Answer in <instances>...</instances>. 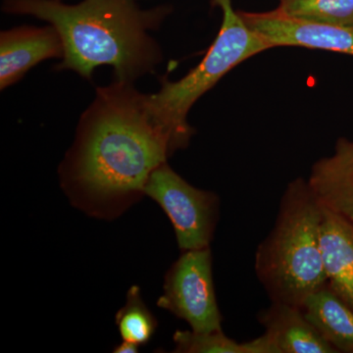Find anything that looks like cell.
<instances>
[{
    "mask_svg": "<svg viewBox=\"0 0 353 353\" xmlns=\"http://www.w3.org/2000/svg\"><path fill=\"white\" fill-rule=\"evenodd\" d=\"M172 155L153 122L146 94L114 80L97 88L75 141L60 165L62 187L77 208L99 218L119 216L145 196L153 171Z\"/></svg>",
    "mask_w": 353,
    "mask_h": 353,
    "instance_id": "6da1fadb",
    "label": "cell"
},
{
    "mask_svg": "<svg viewBox=\"0 0 353 353\" xmlns=\"http://www.w3.org/2000/svg\"><path fill=\"white\" fill-rule=\"evenodd\" d=\"M2 10L46 21L64 46L57 71L72 70L88 81L94 69L111 66L116 81L134 83L154 73L161 50L150 36L168 7L143 9L137 0H83L75 6L54 0H3Z\"/></svg>",
    "mask_w": 353,
    "mask_h": 353,
    "instance_id": "7a4b0ae2",
    "label": "cell"
},
{
    "mask_svg": "<svg viewBox=\"0 0 353 353\" xmlns=\"http://www.w3.org/2000/svg\"><path fill=\"white\" fill-rule=\"evenodd\" d=\"M323 205L307 180L288 183L275 225L255 252L254 270L271 301L301 307L327 284L321 248Z\"/></svg>",
    "mask_w": 353,
    "mask_h": 353,
    "instance_id": "3957f363",
    "label": "cell"
},
{
    "mask_svg": "<svg viewBox=\"0 0 353 353\" xmlns=\"http://www.w3.org/2000/svg\"><path fill=\"white\" fill-rule=\"evenodd\" d=\"M212 4L222 10V25L201 63L176 82L163 79L157 92L146 94L148 113L168 139L172 154L190 145L194 130L188 115L202 95L241 62L269 50L234 10L232 0H212Z\"/></svg>",
    "mask_w": 353,
    "mask_h": 353,
    "instance_id": "277c9868",
    "label": "cell"
},
{
    "mask_svg": "<svg viewBox=\"0 0 353 353\" xmlns=\"http://www.w3.org/2000/svg\"><path fill=\"white\" fill-rule=\"evenodd\" d=\"M145 196L168 216L182 252L210 248L219 219L220 199L215 192L190 185L166 162L148 178Z\"/></svg>",
    "mask_w": 353,
    "mask_h": 353,
    "instance_id": "5b68a950",
    "label": "cell"
},
{
    "mask_svg": "<svg viewBox=\"0 0 353 353\" xmlns=\"http://www.w3.org/2000/svg\"><path fill=\"white\" fill-rule=\"evenodd\" d=\"M157 306L187 322L192 331L222 330L210 248L183 252L165 276Z\"/></svg>",
    "mask_w": 353,
    "mask_h": 353,
    "instance_id": "8992f818",
    "label": "cell"
},
{
    "mask_svg": "<svg viewBox=\"0 0 353 353\" xmlns=\"http://www.w3.org/2000/svg\"><path fill=\"white\" fill-rule=\"evenodd\" d=\"M245 24L271 48L301 46L353 55V29L290 17L277 8L269 12H241Z\"/></svg>",
    "mask_w": 353,
    "mask_h": 353,
    "instance_id": "52a82bcc",
    "label": "cell"
},
{
    "mask_svg": "<svg viewBox=\"0 0 353 353\" xmlns=\"http://www.w3.org/2000/svg\"><path fill=\"white\" fill-rule=\"evenodd\" d=\"M64 46L53 26L13 28L0 34V88L17 82L44 60L63 58Z\"/></svg>",
    "mask_w": 353,
    "mask_h": 353,
    "instance_id": "ba28073f",
    "label": "cell"
},
{
    "mask_svg": "<svg viewBox=\"0 0 353 353\" xmlns=\"http://www.w3.org/2000/svg\"><path fill=\"white\" fill-rule=\"evenodd\" d=\"M307 182L324 208L353 227V139H339L333 153L312 165Z\"/></svg>",
    "mask_w": 353,
    "mask_h": 353,
    "instance_id": "9c48e42d",
    "label": "cell"
},
{
    "mask_svg": "<svg viewBox=\"0 0 353 353\" xmlns=\"http://www.w3.org/2000/svg\"><path fill=\"white\" fill-rule=\"evenodd\" d=\"M256 317L278 353H338L299 306L271 301Z\"/></svg>",
    "mask_w": 353,
    "mask_h": 353,
    "instance_id": "30bf717a",
    "label": "cell"
},
{
    "mask_svg": "<svg viewBox=\"0 0 353 353\" xmlns=\"http://www.w3.org/2000/svg\"><path fill=\"white\" fill-rule=\"evenodd\" d=\"M321 248L329 287L353 310V227L324 206Z\"/></svg>",
    "mask_w": 353,
    "mask_h": 353,
    "instance_id": "8fae6325",
    "label": "cell"
},
{
    "mask_svg": "<svg viewBox=\"0 0 353 353\" xmlns=\"http://www.w3.org/2000/svg\"><path fill=\"white\" fill-rule=\"evenodd\" d=\"M304 315L338 353H353V310L328 283L304 301Z\"/></svg>",
    "mask_w": 353,
    "mask_h": 353,
    "instance_id": "7c38bea8",
    "label": "cell"
},
{
    "mask_svg": "<svg viewBox=\"0 0 353 353\" xmlns=\"http://www.w3.org/2000/svg\"><path fill=\"white\" fill-rule=\"evenodd\" d=\"M176 353H277L266 334L239 343L222 330L212 332L176 331L173 336Z\"/></svg>",
    "mask_w": 353,
    "mask_h": 353,
    "instance_id": "4fadbf2b",
    "label": "cell"
},
{
    "mask_svg": "<svg viewBox=\"0 0 353 353\" xmlns=\"http://www.w3.org/2000/svg\"><path fill=\"white\" fill-rule=\"evenodd\" d=\"M278 8L296 19L353 29V0H292Z\"/></svg>",
    "mask_w": 353,
    "mask_h": 353,
    "instance_id": "5bb4252c",
    "label": "cell"
},
{
    "mask_svg": "<svg viewBox=\"0 0 353 353\" xmlns=\"http://www.w3.org/2000/svg\"><path fill=\"white\" fill-rule=\"evenodd\" d=\"M116 325L123 340L138 345H145L154 334L157 319L143 303L138 285L128 292L126 304L116 314Z\"/></svg>",
    "mask_w": 353,
    "mask_h": 353,
    "instance_id": "9a60e30c",
    "label": "cell"
},
{
    "mask_svg": "<svg viewBox=\"0 0 353 353\" xmlns=\"http://www.w3.org/2000/svg\"><path fill=\"white\" fill-rule=\"evenodd\" d=\"M139 345L137 343L123 340L120 345L114 348L113 352L115 353H136L139 352Z\"/></svg>",
    "mask_w": 353,
    "mask_h": 353,
    "instance_id": "2e32d148",
    "label": "cell"
},
{
    "mask_svg": "<svg viewBox=\"0 0 353 353\" xmlns=\"http://www.w3.org/2000/svg\"><path fill=\"white\" fill-rule=\"evenodd\" d=\"M281 3H285V2L292 1V0H280Z\"/></svg>",
    "mask_w": 353,
    "mask_h": 353,
    "instance_id": "e0dca14e",
    "label": "cell"
},
{
    "mask_svg": "<svg viewBox=\"0 0 353 353\" xmlns=\"http://www.w3.org/2000/svg\"><path fill=\"white\" fill-rule=\"evenodd\" d=\"M54 1H62V0H54Z\"/></svg>",
    "mask_w": 353,
    "mask_h": 353,
    "instance_id": "ac0fdd59",
    "label": "cell"
}]
</instances>
